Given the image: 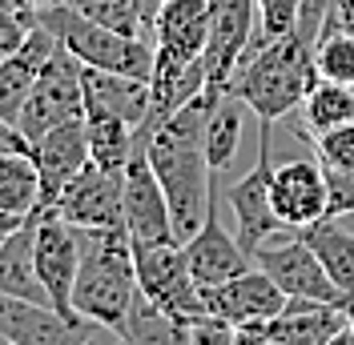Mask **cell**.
Returning <instances> with one entry per match:
<instances>
[{"label":"cell","instance_id":"1","mask_svg":"<svg viewBox=\"0 0 354 345\" xmlns=\"http://www.w3.org/2000/svg\"><path fill=\"white\" fill-rule=\"evenodd\" d=\"M221 88L205 85L185 105L169 112L165 121H157L153 129L141 137V149L153 165L157 181L169 201L174 217V237L185 241L201 229V221L214 213V177L209 169V152H205V129H209V112L218 105Z\"/></svg>","mask_w":354,"mask_h":345},{"label":"cell","instance_id":"2","mask_svg":"<svg viewBox=\"0 0 354 345\" xmlns=\"http://www.w3.org/2000/svg\"><path fill=\"white\" fill-rule=\"evenodd\" d=\"M133 297H137L133 237L125 229H81V269L73 285L77 317L125 333Z\"/></svg>","mask_w":354,"mask_h":345},{"label":"cell","instance_id":"3","mask_svg":"<svg viewBox=\"0 0 354 345\" xmlns=\"http://www.w3.org/2000/svg\"><path fill=\"white\" fill-rule=\"evenodd\" d=\"M37 24L53 28L57 41L65 44L85 68L121 72V77H137V81L153 77V41H145V37H129V32L105 28V24L73 12L68 4L37 8Z\"/></svg>","mask_w":354,"mask_h":345},{"label":"cell","instance_id":"4","mask_svg":"<svg viewBox=\"0 0 354 345\" xmlns=\"http://www.w3.org/2000/svg\"><path fill=\"white\" fill-rule=\"evenodd\" d=\"M133 269H137L141 297L153 302L165 317L181 325L205 317V302H201L198 281L189 277L181 241H133Z\"/></svg>","mask_w":354,"mask_h":345},{"label":"cell","instance_id":"5","mask_svg":"<svg viewBox=\"0 0 354 345\" xmlns=\"http://www.w3.org/2000/svg\"><path fill=\"white\" fill-rule=\"evenodd\" d=\"M81 77H85V65L68 52L65 44H57L53 57L44 61L28 101H24L21 117H17V129L32 145L41 141L44 132H53L57 125L85 117V85H81Z\"/></svg>","mask_w":354,"mask_h":345},{"label":"cell","instance_id":"6","mask_svg":"<svg viewBox=\"0 0 354 345\" xmlns=\"http://www.w3.org/2000/svg\"><path fill=\"white\" fill-rule=\"evenodd\" d=\"M254 265L274 277V285L286 297H302V302H334V305H351L342 297V289L330 281V273L322 269L318 253L310 249V241L302 229H278L254 249Z\"/></svg>","mask_w":354,"mask_h":345},{"label":"cell","instance_id":"7","mask_svg":"<svg viewBox=\"0 0 354 345\" xmlns=\"http://www.w3.org/2000/svg\"><path fill=\"white\" fill-rule=\"evenodd\" d=\"M209 41H205V77L225 88L230 77L258 52V4L254 0H205Z\"/></svg>","mask_w":354,"mask_h":345},{"label":"cell","instance_id":"8","mask_svg":"<svg viewBox=\"0 0 354 345\" xmlns=\"http://www.w3.org/2000/svg\"><path fill=\"white\" fill-rule=\"evenodd\" d=\"M270 145H274V125L270 121H258V161L254 169L242 172L230 189V205H234V217H238V241L242 249L254 257V249L262 245L270 233L286 229L278 213H274V201H270V181H274V157H270Z\"/></svg>","mask_w":354,"mask_h":345},{"label":"cell","instance_id":"9","mask_svg":"<svg viewBox=\"0 0 354 345\" xmlns=\"http://www.w3.org/2000/svg\"><path fill=\"white\" fill-rule=\"evenodd\" d=\"M77 269H81V229L41 209L37 213V273H41L44 293H48V305L73 322H81L73 309Z\"/></svg>","mask_w":354,"mask_h":345},{"label":"cell","instance_id":"10","mask_svg":"<svg viewBox=\"0 0 354 345\" xmlns=\"http://www.w3.org/2000/svg\"><path fill=\"white\" fill-rule=\"evenodd\" d=\"M48 213L77 229H125V205H121V172H109L88 161L48 205Z\"/></svg>","mask_w":354,"mask_h":345},{"label":"cell","instance_id":"11","mask_svg":"<svg viewBox=\"0 0 354 345\" xmlns=\"http://www.w3.org/2000/svg\"><path fill=\"white\" fill-rule=\"evenodd\" d=\"M121 205H125V233L133 241H177L169 201H165V189H161L145 149L133 152L121 172Z\"/></svg>","mask_w":354,"mask_h":345},{"label":"cell","instance_id":"12","mask_svg":"<svg viewBox=\"0 0 354 345\" xmlns=\"http://www.w3.org/2000/svg\"><path fill=\"white\" fill-rule=\"evenodd\" d=\"M270 201L282 225L290 229H306L314 221L326 217V169L314 157H290L282 165H274L270 181Z\"/></svg>","mask_w":354,"mask_h":345},{"label":"cell","instance_id":"13","mask_svg":"<svg viewBox=\"0 0 354 345\" xmlns=\"http://www.w3.org/2000/svg\"><path fill=\"white\" fill-rule=\"evenodd\" d=\"M201 302H205L209 317H221V322H230V325H250V322L278 317L282 305H286V293L274 285L270 273H262L258 265H250L238 277L201 289Z\"/></svg>","mask_w":354,"mask_h":345},{"label":"cell","instance_id":"14","mask_svg":"<svg viewBox=\"0 0 354 345\" xmlns=\"http://www.w3.org/2000/svg\"><path fill=\"white\" fill-rule=\"evenodd\" d=\"M93 333V322L61 317L53 305L24 302L0 293V342L12 345H81Z\"/></svg>","mask_w":354,"mask_h":345},{"label":"cell","instance_id":"15","mask_svg":"<svg viewBox=\"0 0 354 345\" xmlns=\"http://www.w3.org/2000/svg\"><path fill=\"white\" fill-rule=\"evenodd\" d=\"M181 253H185V265H189V277L198 281V289H209V285H221V281L245 273L254 257L242 249V241L234 237L218 217L209 213L201 221V229L194 237L181 241Z\"/></svg>","mask_w":354,"mask_h":345},{"label":"cell","instance_id":"16","mask_svg":"<svg viewBox=\"0 0 354 345\" xmlns=\"http://www.w3.org/2000/svg\"><path fill=\"white\" fill-rule=\"evenodd\" d=\"M32 161H37V172H41V209H48L57 201V193L88 165L85 117L81 121H65L53 132H44L32 145Z\"/></svg>","mask_w":354,"mask_h":345},{"label":"cell","instance_id":"17","mask_svg":"<svg viewBox=\"0 0 354 345\" xmlns=\"http://www.w3.org/2000/svg\"><path fill=\"white\" fill-rule=\"evenodd\" d=\"M57 44H61V41H57V32H53V28L32 24L28 41H24L17 52L0 57V121H12V125H17L24 101H28V92H32V85H37V77H41L44 61L53 57V48H57Z\"/></svg>","mask_w":354,"mask_h":345},{"label":"cell","instance_id":"18","mask_svg":"<svg viewBox=\"0 0 354 345\" xmlns=\"http://www.w3.org/2000/svg\"><path fill=\"white\" fill-rule=\"evenodd\" d=\"M81 85H85V121L88 117H117L133 129L145 125V117H149V81L85 68Z\"/></svg>","mask_w":354,"mask_h":345},{"label":"cell","instance_id":"19","mask_svg":"<svg viewBox=\"0 0 354 345\" xmlns=\"http://www.w3.org/2000/svg\"><path fill=\"white\" fill-rule=\"evenodd\" d=\"M346 322H351V305L286 297L282 313L270 317V329L278 333L282 345H330L346 329Z\"/></svg>","mask_w":354,"mask_h":345},{"label":"cell","instance_id":"20","mask_svg":"<svg viewBox=\"0 0 354 345\" xmlns=\"http://www.w3.org/2000/svg\"><path fill=\"white\" fill-rule=\"evenodd\" d=\"M0 293L48 305V293L37 273V213L24 217L8 237H0Z\"/></svg>","mask_w":354,"mask_h":345},{"label":"cell","instance_id":"21","mask_svg":"<svg viewBox=\"0 0 354 345\" xmlns=\"http://www.w3.org/2000/svg\"><path fill=\"white\" fill-rule=\"evenodd\" d=\"M302 233H306L310 249L318 253L322 269L330 273V281L342 289V297L354 302V229H346L334 217H322V221L306 225Z\"/></svg>","mask_w":354,"mask_h":345},{"label":"cell","instance_id":"22","mask_svg":"<svg viewBox=\"0 0 354 345\" xmlns=\"http://www.w3.org/2000/svg\"><path fill=\"white\" fill-rule=\"evenodd\" d=\"M0 209L12 217L41 213V172L32 152H0Z\"/></svg>","mask_w":354,"mask_h":345},{"label":"cell","instance_id":"23","mask_svg":"<svg viewBox=\"0 0 354 345\" xmlns=\"http://www.w3.org/2000/svg\"><path fill=\"white\" fill-rule=\"evenodd\" d=\"M245 101L238 97H230L225 88H221L218 105L209 112V129H205V152H209V169L221 172L230 161H234V152L242 149V132H245Z\"/></svg>","mask_w":354,"mask_h":345},{"label":"cell","instance_id":"24","mask_svg":"<svg viewBox=\"0 0 354 345\" xmlns=\"http://www.w3.org/2000/svg\"><path fill=\"white\" fill-rule=\"evenodd\" d=\"M85 129H88V161L101 165V169L125 172L129 157L141 152L137 149V129L117 121V117H88Z\"/></svg>","mask_w":354,"mask_h":345},{"label":"cell","instance_id":"25","mask_svg":"<svg viewBox=\"0 0 354 345\" xmlns=\"http://www.w3.org/2000/svg\"><path fill=\"white\" fill-rule=\"evenodd\" d=\"M346 121H354V88L318 81L302 101V132H322L334 125H346Z\"/></svg>","mask_w":354,"mask_h":345},{"label":"cell","instance_id":"26","mask_svg":"<svg viewBox=\"0 0 354 345\" xmlns=\"http://www.w3.org/2000/svg\"><path fill=\"white\" fill-rule=\"evenodd\" d=\"M314 68H318V81L354 88V32L322 24L314 41Z\"/></svg>","mask_w":354,"mask_h":345},{"label":"cell","instance_id":"27","mask_svg":"<svg viewBox=\"0 0 354 345\" xmlns=\"http://www.w3.org/2000/svg\"><path fill=\"white\" fill-rule=\"evenodd\" d=\"M73 12H81L88 21L105 24V28H117V32H129V37H149V24L141 17V4L137 0H65Z\"/></svg>","mask_w":354,"mask_h":345},{"label":"cell","instance_id":"28","mask_svg":"<svg viewBox=\"0 0 354 345\" xmlns=\"http://www.w3.org/2000/svg\"><path fill=\"white\" fill-rule=\"evenodd\" d=\"M254 4H258V48H262L274 37H286L298 24L306 0H254Z\"/></svg>","mask_w":354,"mask_h":345},{"label":"cell","instance_id":"29","mask_svg":"<svg viewBox=\"0 0 354 345\" xmlns=\"http://www.w3.org/2000/svg\"><path fill=\"white\" fill-rule=\"evenodd\" d=\"M306 137L314 141V157H318L326 169L354 165V121L334 125V129H322V132H306Z\"/></svg>","mask_w":354,"mask_h":345},{"label":"cell","instance_id":"30","mask_svg":"<svg viewBox=\"0 0 354 345\" xmlns=\"http://www.w3.org/2000/svg\"><path fill=\"white\" fill-rule=\"evenodd\" d=\"M32 24H37V8H28V4L24 8H8V4H0V57L17 52L28 41Z\"/></svg>","mask_w":354,"mask_h":345},{"label":"cell","instance_id":"31","mask_svg":"<svg viewBox=\"0 0 354 345\" xmlns=\"http://www.w3.org/2000/svg\"><path fill=\"white\" fill-rule=\"evenodd\" d=\"M351 213H354V165L326 169V217L342 221V217H351Z\"/></svg>","mask_w":354,"mask_h":345},{"label":"cell","instance_id":"32","mask_svg":"<svg viewBox=\"0 0 354 345\" xmlns=\"http://www.w3.org/2000/svg\"><path fill=\"white\" fill-rule=\"evenodd\" d=\"M189 345H238L234 342V325L205 313L201 322L189 325Z\"/></svg>","mask_w":354,"mask_h":345},{"label":"cell","instance_id":"33","mask_svg":"<svg viewBox=\"0 0 354 345\" xmlns=\"http://www.w3.org/2000/svg\"><path fill=\"white\" fill-rule=\"evenodd\" d=\"M234 342H238V345H282V342H278V333L270 329V322L234 325Z\"/></svg>","mask_w":354,"mask_h":345},{"label":"cell","instance_id":"34","mask_svg":"<svg viewBox=\"0 0 354 345\" xmlns=\"http://www.w3.org/2000/svg\"><path fill=\"white\" fill-rule=\"evenodd\" d=\"M322 24L342 28V32H354V0H334L330 8H326V17H322Z\"/></svg>","mask_w":354,"mask_h":345},{"label":"cell","instance_id":"35","mask_svg":"<svg viewBox=\"0 0 354 345\" xmlns=\"http://www.w3.org/2000/svg\"><path fill=\"white\" fill-rule=\"evenodd\" d=\"M81 345H133L125 333H117V329H105V325H93V333H88Z\"/></svg>","mask_w":354,"mask_h":345},{"label":"cell","instance_id":"36","mask_svg":"<svg viewBox=\"0 0 354 345\" xmlns=\"http://www.w3.org/2000/svg\"><path fill=\"white\" fill-rule=\"evenodd\" d=\"M21 221H24V217H12V213H4V209H0V237H8Z\"/></svg>","mask_w":354,"mask_h":345},{"label":"cell","instance_id":"37","mask_svg":"<svg viewBox=\"0 0 354 345\" xmlns=\"http://www.w3.org/2000/svg\"><path fill=\"white\" fill-rule=\"evenodd\" d=\"M28 8H53V4H65V0H24Z\"/></svg>","mask_w":354,"mask_h":345},{"label":"cell","instance_id":"38","mask_svg":"<svg viewBox=\"0 0 354 345\" xmlns=\"http://www.w3.org/2000/svg\"><path fill=\"white\" fill-rule=\"evenodd\" d=\"M0 345H12V342H0Z\"/></svg>","mask_w":354,"mask_h":345}]
</instances>
